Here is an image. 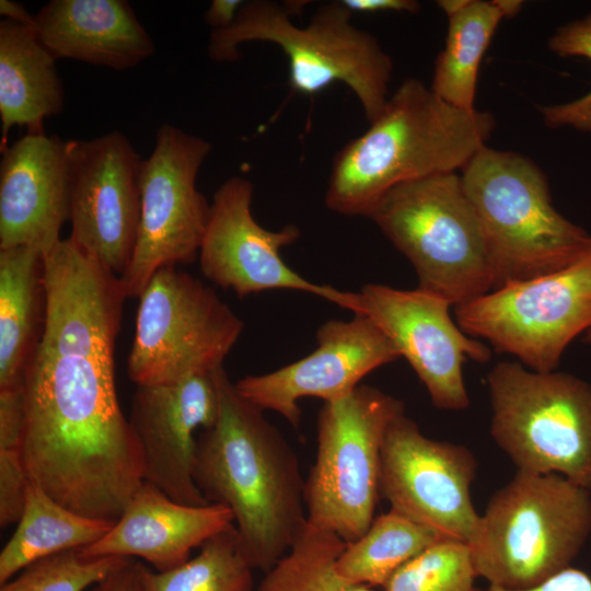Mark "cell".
Listing matches in <instances>:
<instances>
[{
  "mask_svg": "<svg viewBox=\"0 0 591 591\" xmlns=\"http://www.w3.org/2000/svg\"><path fill=\"white\" fill-rule=\"evenodd\" d=\"M44 328L22 380L24 466L66 508L115 523L144 482L115 384L127 298L118 276L74 248L44 259Z\"/></svg>",
  "mask_w": 591,
  "mask_h": 591,
  "instance_id": "1",
  "label": "cell"
},
{
  "mask_svg": "<svg viewBox=\"0 0 591 591\" xmlns=\"http://www.w3.org/2000/svg\"><path fill=\"white\" fill-rule=\"evenodd\" d=\"M215 424L197 438L194 478L210 503L233 514L254 569L268 571L306 524L299 460L264 410L243 397L223 366L213 370Z\"/></svg>",
  "mask_w": 591,
  "mask_h": 591,
  "instance_id": "2",
  "label": "cell"
},
{
  "mask_svg": "<svg viewBox=\"0 0 591 591\" xmlns=\"http://www.w3.org/2000/svg\"><path fill=\"white\" fill-rule=\"evenodd\" d=\"M494 127L490 113L454 107L407 79L369 128L336 153L325 204L339 215L368 217L392 188L462 170Z\"/></svg>",
  "mask_w": 591,
  "mask_h": 591,
  "instance_id": "3",
  "label": "cell"
},
{
  "mask_svg": "<svg viewBox=\"0 0 591 591\" xmlns=\"http://www.w3.org/2000/svg\"><path fill=\"white\" fill-rule=\"evenodd\" d=\"M351 14L341 0L331 1L299 26L285 4L245 1L230 27L211 32L208 55L216 62H233L241 57L242 44L273 43L288 58L294 92L312 96L333 83H344L371 123L390 97L393 61L372 34L351 23Z\"/></svg>",
  "mask_w": 591,
  "mask_h": 591,
  "instance_id": "4",
  "label": "cell"
},
{
  "mask_svg": "<svg viewBox=\"0 0 591 591\" xmlns=\"http://www.w3.org/2000/svg\"><path fill=\"white\" fill-rule=\"evenodd\" d=\"M590 535L591 491L560 475L517 471L468 545L478 577L520 590L570 567Z\"/></svg>",
  "mask_w": 591,
  "mask_h": 591,
  "instance_id": "5",
  "label": "cell"
},
{
  "mask_svg": "<svg viewBox=\"0 0 591 591\" xmlns=\"http://www.w3.org/2000/svg\"><path fill=\"white\" fill-rule=\"evenodd\" d=\"M461 171L485 236L493 290L561 269L591 248V236L555 209L546 176L526 157L485 146Z\"/></svg>",
  "mask_w": 591,
  "mask_h": 591,
  "instance_id": "6",
  "label": "cell"
},
{
  "mask_svg": "<svg viewBox=\"0 0 591 591\" xmlns=\"http://www.w3.org/2000/svg\"><path fill=\"white\" fill-rule=\"evenodd\" d=\"M368 218L410 262L418 288L453 308L494 289L483 229L456 172L392 188Z\"/></svg>",
  "mask_w": 591,
  "mask_h": 591,
  "instance_id": "7",
  "label": "cell"
},
{
  "mask_svg": "<svg viewBox=\"0 0 591 591\" xmlns=\"http://www.w3.org/2000/svg\"><path fill=\"white\" fill-rule=\"evenodd\" d=\"M490 434L517 471L556 474L591 491V384L501 361L486 376Z\"/></svg>",
  "mask_w": 591,
  "mask_h": 591,
  "instance_id": "8",
  "label": "cell"
},
{
  "mask_svg": "<svg viewBox=\"0 0 591 591\" xmlns=\"http://www.w3.org/2000/svg\"><path fill=\"white\" fill-rule=\"evenodd\" d=\"M404 413L401 399L364 384L324 402L315 462L304 486L309 524L335 533L347 544L367 531L380 497L384 436L391 421Z\"/></svg>",
  "mask_w": 591,
  "mask_h": 591,
  "instance_id": "9",
  "label": "cell"
},
{
  "mask_svg": "<svg viewBox=\"0 0 591 591\" xmlns=\"http://www.w3.org/2000/svg\"><path fill=\"white\" fill-rule=\"evenodd\" d=\"M242 332L243 321L212 288L176 266L162 267L139 297L128 378L136 386L155 385L212 372Z\"/></svg>",
  "mask_w": 591,
  "mask_h": 591,
  "instance_id": "10",
  "label": "cell"
},
{
  "mask_svg": "<svg viewBox=\"0 0 591 591\" xmlns=\"http://www.w3.org/2000/svg\"><path fill=\"white\" fill-rule=\"evenodd\" d=\"M454 316L464 333L495 351L533 371H555L577 336L591 343V248L561 269L454 306Z\"/></svg>",
  "mask_w": 591,
  "mask_h": 591,
  "instance_id": "11",
  "label": "cell"
},
{
  "mask_svg": "<svg viewBox=\"0 0 591 591\" xmlns=\"http://www.w3.org/2000/svg\"><path fill=\"white\" fill-rule=\"evenodd\" d=\"M212 144L162 125L139 170L140 215L130 263L119 277L126 298H139L157 270L193 263L208 227L211 204L198 190V172Z\"/></svg>",
  "mask_w": 591,
  "mask_h": 591,
  "instance_id": "12",
  "label": "cell"
},
{
  "mask_svg": "<svg viewBox=\"0 0 591 591\" xmlns=\"http://www.w3.org/2000/svg\"><path fill=\"white\" fill-rule=\"evenodd\" d=\"M476 470L466 447L428 438L404 413L384 436L380 496L440 538L468 544L480 518L471 496Z\"/></svg>",
  "mask_w": 591,
  "mask_h": 591,
  "instance_id": "13",
  "label": "cell"
},
{
  "mask_svg": "<svg viewBox=\"0 0 591 591\" xmlns=\"http://www.w3.org/2000/svg\"><path fill=\"white\" fill-rule=\"evenodd\" d=\"M253 193L251 181L233 176L213 194L198 254L204 276L240 298L274 289L297 290L359 314L358 292L314 283L283 262L280 250L294 243L301 231L292 223L277 231L263 228L252 212Z\"/></svg>",
  "mask_w": 591,
  "mask_h": 591,
  "instance_id": "14",
  "label": "cell"
},
{
  "mask_svg": "<svg viewBox=\"0 0 591 591\" xmlns=\"http://www.w3.org/2000/svg\"><path fill=\"white\" fill-rule=\"evenodd\" d=\"M358 294L359 314L370 318L394 344L433 406L441 410L466 409L470 397L463 363L467 358L486 363L491 349L461 329L450 315L451 303L418 287L403 290L368 283Z\"/></svg>",
  "mask_w": 591,
  "mask_h": 591,
  "instance_id": "15",
  "label": "cell"
},
{
  "mask_svg": "<svg viewBox=\"0 0 591 591\" xmlns=\"http://www.w3.org/2000/svg\"><path fill=\"white\" fill-rule=\"evenodd\" d=\"M71 162L69 239L120 277L136 244L141 159L114 130L90 140H67Z\"/></svg>",
  "mask_w": 591,
  "mask_h": 591,
  "instance_id": "16",
  "label": "cell"
},
{
  "mask_svg": "<svg viewBox=\"0 0 591 591\" xmlns=\"http://www.w3.org/2000/svg\"><path fill=\"white\" fill-rule=\"evenodd\" d=\"M316 348L298 361L273 372L240 379L235 383L237 392L297 428L301 398L317 397L324 402L341 398L370 372L401 358L387 336L360 314L349 321L325 322L316 332Z\"/></svg>",
  "mask_w": 591,
  "mask_h": 591,
  "instance_id": "17",
  "label": "cell"
},
{
  "mask_svg": "<svg viewBox=\"0 0 591 591\" xmlns=\"http://www.w3.org/2000/svg\"><path fill=\"white\" fill-rule=\"evenodd\" d=\"M212 372L174 383L137 385L128 418L141 454L143 480L187 506L210 503L195 483L194 468L195 432L210 428L218 415Z\"/></svg>",
  "mask_w": 591,
  "mask_h": 591,
  "instance_id": "18",
  "label": "cell"
},
{
  "mask_svg": "<svg viewBox=\"0 0 591 591\" xmlns=\"http://www.w3.org/2000/svg\"><path fill=\"white\" fill-rule=\"evenodd\" d=\"M0 250L28 246L43 255L69 220L71 162L67 141L27 131L1 149Z\"/></svg>",
  "mask_w": 591,
  "mask_h": 591,
  "instance_id": "19",
  "label": "cell"
},
{
  "mask_svg": "<svg viewBox=\"0 0 591 591\" xmlns=\"http://www.w3.org/2000/svg\"><path fill=\"white\" fill-rule=\"evenodd\" d=\"M234 526L223 505L187 506L143 482L111 530L80 548L85 556L141 558L159 572L189 559L190 552Z\"/></svg>",
  "mask_w": 591,
  "mask_h": 591,
  "instance_id": "20",
  "label": "cell"
},
{
  "mask_svg": "<svg viewBox=\"0 0 591 591\" xmlns=\"http://www.w3.org/2000/svg\"><path fill=\"white\" fill-rule=\"evenodd\" d=\"M35 30L56 59L114 70L135 68L155 50L126 0H50L35 14Z\"/></svg>",
  "mask_w": 591,
  "mask_h": 591,
  "instance_id": "21",
  "label": "cell"
},
{
  "mask_svg": "<svg viewBox=\"0 0 591 591\" xmlns=\"http://www.w3.org/2000/svg\"><path fill=\"white\" fill-rule=\"evenodd\" d=\"M56 60L35 27L0 22L1 149L7 147L12 127L42 131L44 119L63 109L65 92Z\"/></svg>",
  "mask_w": 591,
  "mask_h": 591,
  "instance_id": "22",
  "label": "cell"
},
{
  "mask_svg": "<svg viewBox=\"0 0 591 591\" xmlns=\"http://www.w3.org/2000/svg\"><path fill=\"white\" fill-rule=\"evenodd\" d=\"M45 314L43 254L28 246L0 250V390L22 386Z\"/></svg>",
  "mask_w": 591,
  "mask_h": 591,
  "instance_id": "23",
  "label": "cell"
},
{
  "mask_svg": "<svg viewBox=\"0 0 591 591\" xmlns=\"http://www.w3.org/2000/svg\"><path fill=\"white\" fill-rule=\"evenodd\" d=\"M438 5L448 18V34L436 59L430 89L445 103L473 111L483 56L500 21L515 15L522 2L441 0Z\"/></svg>",
  "mask_w": 591,
  "mask_h": 591,
  "instance_id": "24",
  "label": "cell"
},
{
  "mask_svg": "<svg viewBox=\"0 0 591 591\" xmlns=\"http://www.w3.org/2000/svg\"><path fill=\"white\" fill-rule=\"evenodd\" d=\"M113 524L66 508L30 480L18 528L0 554V584L38 559L95 543Z\"/></svg>",
  "mask_w": 591,
  "mask_h": 591,
  "instance_id": "25",
  "label": "cell"
},
{
  "mask_svg": "<svg viewBox=\"0 0 591 591\" xmlns=\"http://www.w3.org/2000/svg\"><path fill=\"white\" fill-rule=\"evenodd\" d=\"M439 538L430 530L390 509L375 517L358 540L346 544L337 568L356 583L383 588L397 569Z\"/></svg>",
  "mask_w": 591,
  "mask_h": 591,
  "instance_id": "26",
  "label": "cell"
},
{
  "mask_svg": "<svg viewBox=\"0 0 591 591\" xmlns=\"http://www.w3.org/2000/svg\"><path fill=\"white\" fill-rule=\"evenodd\" d=\"M253 570L232 526L174 569L153 572L143 566L140 591H256Z\"/></svg>",
  "mask_w": 591,
  "mask_h": 591,
  "instance_id": "27",
  "label": "cell"
},
{
  "mask_svg": "<svg viewBox=\"0 0 591 591\" xmlns=\"http://www.w3.org/2000/svg\"><path fill=\"white\" fill-rule=\"evenodd\" d=\"M346 544L335 533L306 522L288 552L265 572L256 591H374L338 571L337 560Z\"/></svg>",
  "mask_w": 591,
  "mask_h": 591,
  "instance_id": "28",
  "label": "cell"
},
{
  "mask_svg": "<svg viewBox=\"0 0 591 591\" xmlns=\"http://www.w3.org/2000/svg\"><path fill=\"white\" fill-rule=\"evenodd\" d=\"M470 545L439 538L404 564L384 591H480Z\"/></svg>",
  "mask_w": 591,
  "mask_h": 591,
  "instance_id": "29",
  "label": "cell"
},
{
  "mask_svg": "<svg viewBox=\"0 0 591 591\" xmlns=\"http://www.w3.org/2000/svg\"><path fill=\"white\" fill-rule=\"evenodd\" d=\"M126 559L85 556L80 548L65 551L30 564L0 591H86Z\"/></svg>",
  "mask_w": 591,
  "mask_h": 591,
  "instance_id": "30",
  "label": "cell"
},
{
  "mask_svg": "<svg viewBox=\"0 0 591 591\" xmlns=\"http://www.w3.org/2000/svg\"><path fill=\"white\" fill-rule=\"evenodd\" d=\"M549 49L560 57H583L591 60V13L560 26L548 40ZM549 128L571 127L591 134V91L563 104L542 107Z\"/></svg>",
  "mask_w": 591,
  "mask_h": 591,
  "instance_id": "31",
  "label": "cell"
},
{
  "mask_svg": "<svg viewBox=\"0 0 591 591\" xmlns=\"http://www.w3.org/2000/svg\"><path fill=\"white\" fill-rule=\"evenodd\" d=\"M30 478L22 451L0 448V526L7 528L21 519Z\"/></svg>",
  "mask_w": 591,
  "mask_h": 591,
  "instance_id": "32",
  "label": "cell"
},
{
  "mask_svg": "<svg viewBox=\"0 0 591 591\" xmlns=\"http://www.w3.org/2000/svg\"><path fill=\"white\" fill-rule=\"evenodd\" d=\"M25 422L22 386L0 390V448H21Z\"/></svg>",
  "mask_w": 591,
  "mask_h": 591,
  "instance_id": "33",
  "label": "cell"
},
{
  "mask_svg": "<svg viewBox=\"0 0 591 591\" xmlns=\"http://www.w3.org/2000/svg\"><path fill=\"white\" fill-rule=\"evenodd\" d=\"M480 591H591V577L570 566L531 588L510 590L488 586Z\"/></svg>",
  "mask_w": 591,
  "mask_h": 591,
  "instance_id": "34",
  "label": "cell"
},
{
  "mask_svg": "<svg viewBox=\"0 0 591 591\" xmlns=\"http://www.w3.org/2000/svg\"><path fill=\"white\" fill-rule=\"evenodd\" d=\"M142 567L140 561L127 558L112 573L88 591H140Z\"/></svg>",
  "mask_w": 591,
  "mask_h": 591,
  "instance_id": "35",
  "label": "cell"
},
{
  "mask_svg": "<svg viewBox=\"0 0 591 591\" xmlns=\"http://www.w3.org/2000/svg\"><path fill=\"white\" fill-rule=\"evenodd\" d=\"M341 2L351 13L384 11L416 13L420 7L415 0H341Z\"/></svg>",
  "mask_w": 591,
  "mask_h": 591,
  "instance_id": "36",
  "label": "cell"
},
{
  "mask_svg": "<svg viewBox=\"0 0 591 591\" xmlns=\"http://www.w3.org/2000/svg\"><path fill=\"white\" fill-rule=\"evenodd\" d=\"M244 2L242 0H213L205 12V23L212 27V31L230 27L235 22Z\"/></svg>",
  "mask_w": 591,
  "mask_h": 591,
  "instance_id": "37",
  "label": "cell"
},
{
  "mask_svg": "<svg viewBox=\"0 0 591 591\" xmlns=\"http://www.w3.org/2000/svg\"><path fill=\"white\" fill-rule=\"evenodd\" d=\"M0 14L4 16V20L35 27V15L28 13L20 2L0 0Z\"/></svg>",
  "mask_w": 591,
  "mask_h": 591,
  "instance_id": "38",
  "label": "cell"
}]
</instances>
